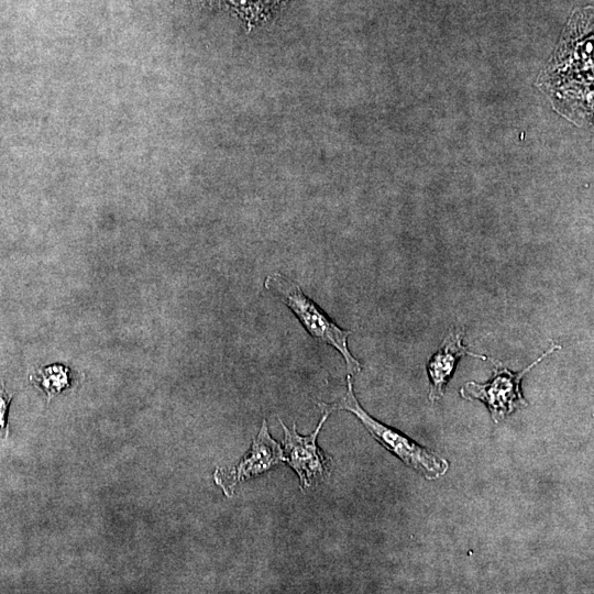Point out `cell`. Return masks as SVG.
<instances>
[{"instance_id": "1", "label": "cell", "mask_w": 594, "mask_h": 594, "mask_svg": "<svg viewBox=\"0 0 594 594\" xmlns=\"http://www.w3.org/2000/svg\"><path fill=\"white\" fill-rule=\"evenodd\" d=\"M346 393L339 402L332 404L318 403L322 414H330L341 409L352 413L378 443L428 480L438 479L447 472L449 463L446 459L419 446L398 430L374 419L361 407L354 395L350 374L346 376Z\"/></svg>"}, {"instance_id": "2", "label": "cell", "mask_w": 594, "mask_h": 594, "mask_svg": "<svg viewBox=\"0 0 594 594\" xmlns=\"http://www.w3.org/2000/svg\"><path fill=\"white\" fill-rule=\"evenodd\" d=\"M264 286L278 296L315 340L333 346L342 354L350 374L361 371L360 362L348 349V337L351 331L338 327L314 300L304 294L298 284L279 273H273L265 278Z\"/></svg>"}, {"instance_id": "3", "label": "cell", "mask_w": 594, "mask_h": 594, "mask_svg": "<svg viewBox=\"0 0 594 594\" xmlns=\"http://www.w3.org/2000/svg\"><path fill=\"white\" fill-rule=\"evenodd\" d=\"M560 348V345L552 343L535 362L517 373L505 367H495L490 382L484 384L468 382L461 388L460 394L465 399H480L485 403L493 420L497 424L514 410L528 405L520 392L522 377L546 356Z\"/></svg>"}, {"instance_id": "4", "label": "cell", "mask_w": 594, "mask_h": 594, "mask_svg": "<svg viewBox=\"0 0 594 594\" xmlns=\"http://www.w3.org/2000/svg\"><path fill=\"white\" fill-rule=\"evenodd\" d=\"M323 414L316 430L306 437L297 433L295 425L289 429L279 420L284 431L285 461L298 475L304 490L321 483L330 474L331 460L317 444V437L329 416L327 413Z\"/></svg>"}, {"instance_id": "5", "label": "cell", "mask_w": 594, "mask_h": 594, "mask_svg": "<svg viewBox=\"0 0 594 594\" xmlns=\"http://www.w3.org/2000/svg\"><path fill=\"white\" fill-rule=\"evenodd\" d=\"M284 461L283 449L271 437L266 420H263L245 457L233 468L217 469L213 473V480L227 496H232L240 482L257 476Z\"/></svg>"}, {"instance_id": "6", "label": "cell", "mask_w": 594, "mask_h": 594, "mask_svg": "<svg viewBox=\"0 0 594 594\" xmlns=\"http://www.w3.org/2000/svg\"><path fill=\"white\" fill-rule=\"evenodd\" d=\"M462 338L463 330L451 332L428 362L427 370L430 380L429 399L431 402H436L442 397L446 385L461 356L471 355L486 360V356L469 351L462 344Z\"/></svg>"}, {"instance_id": "7", "label": "cell", "mask_w": 594, "mask_h": 594, "mask_svg": "<svg viewBox=\"0 0 594 594\" xmlns=\"http://www.w3.org/2000/svg\"><path fill=\"white\" fill-rule=\"evenodd\" d=\"M30 380L46 394L50 400L69 385L68 369L62 364H53L36 371Z\"/></svg>"}, {"instance_id": "8", "label": "cell", "mask_w": 594, "mask_h": 594, "mask_svg": "<svg viewBox=\"0 0 594 594\" xmlns=\"http://www.w3.org/2000/svg\"><path fill=\"white\" fill-rule=\"evenodd\" d=\"M11 400L12 395L7 392L3 384H0V430L7 431L8 429L7 415Z\"/></svg>"}]
</instances>
